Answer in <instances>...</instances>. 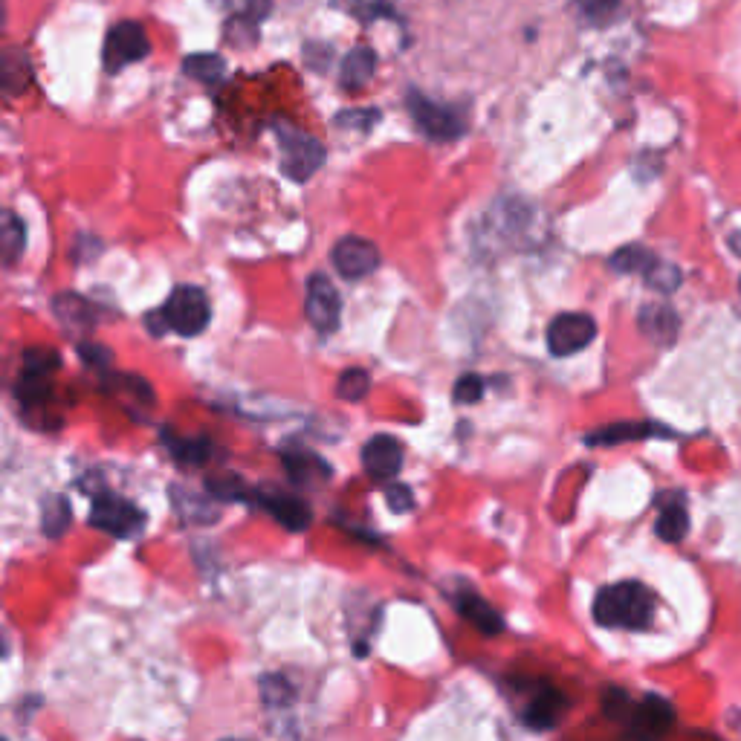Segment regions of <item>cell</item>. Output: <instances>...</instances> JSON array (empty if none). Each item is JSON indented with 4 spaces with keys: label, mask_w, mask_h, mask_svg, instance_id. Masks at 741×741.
Masks as SVG:
<instances>
[{
    "label": "cell",
    "mask_w": 741,
    "mask_h": 741,
    "mask_svg": "<svg viewBox=\"0 0 741 741\" xmlns=\"http://www.w3.org/2000/svg\"><path fill=\"white\" fill-rule=\"evenodd\" d=\"M594 620L605 629L643 632L655 620V594L637 579L605 585L594 600Z\"/></svg>",
    "instance_id": "1"
},
{
    "label": "cell",
    "mask_w": 741,
    "mask_h": 741,
    "mask_svg": "<svg viewBox=\"0 0 741 741\" xmlns=\"http://www.w3.org/2000/svg\"><path fill=\"white\" fill-rule=\"evenodd\" d=\"M275 137L281 145V171L290 180L304 183L325 163V145L316 137L293 128L290 122H275Z\"/></svg>",
    "instance_id": "2"
},
{
    "label": "cell",
    "mask_w": 741,
    "mask_h": 741,
    "mask_svg": "<svg viewBox=\"0 0 741 741\" xmlns=\"http://www.w3.org/2000/svg\"><path fill=\"white\" fill-rule=\"evenodd\" d=\"M163 316L168 330H174L180 336H200L203 330L209 328V319H212L206 293L200 287H192V284H183L168 296Z\"/></svg>",
    "instance_id": "3"
},
{
    "label": "cell",
    "mask_w": 741,
    "mask_h": 741,
    "mask_svg": "<svg viewBox=\"0 0 741 741\" xmlns=\"http://www.w3.org/2000/svg\"><path fill=\"white\" fill-rule=\"evenodd\" d=\"M90 524L116 539H134L145 527V516L137 504L119 495H96L90 507Z\"/></svg>",
    "instance_id": "4"
},
{
    "label": "cell",
    "mask_w": 741,
    "mask_h": 741,
    "mask_svg": "<svg viewBox=\"0 0 741 741\" xmlns=\"http://www.w3.org/2000/svg\"><path fill=\"white\" fill-rule=\"evenodd\" d=\"M148 53H151V41L145 35V27L137 21H122L108 32L102 58H105L108 73H119V70L142 61Z\"/></svg>",
    "instance_id": "5"
},
{
    "label": "cell",
    "mask_w": 741,
    "mask_h": 741,
    "mask_svg": "<svg viewBox=\"0 0 741 741\" xmlns=\"http://www.w3.org/2000/svg\"><path fill=\"white\" fill-rule=\"evenodd\" d=\"M304 316L319 333H333L342 319V299L328 275H310L304 290Z\"/></svg>",
    "instance_id": "6"
},
{
    "label": "cell",
    "mask_w": 741,
    "mask_h": 741,
    "mask_svg": "<svg viewBox=\"0 0 741 741\" xmlns=\"http://www.w3.org/2000/svg\"><path fill=\"white\" fill-rule=\"evenodd\" d=\"M597 336V322L588 313H559L548 325V351L565 359L585 351Z\"/></svg>",
    "instance_id": "7"
},
{
    "label": "cell",
    "mask_w": 741,
    "mask_h": 741,
    "mask_svg": "<svg viewBox=\"0 0 741 741\" xmlns=\"http://www.w3.org/2000/svg\"><path fill=\"white\" fill-rule=\"evenodd\" d=\"M409 113H412L414 125L432 139H455L464 134V119L461 113L449 105H438L432 99H426L423 93L409 90Z\"/></svg>",
    "instance_id": "8"
},
{
    "label": "cell",
    "mask_w": 741,
    "mask_h": 741,
    "mask_svg": "<svg viewBox=\"0 0 741 741\" xmlns=\"http://www.w3.org/2000/svg\"><path fill=\"white\" fill-rule=\"evenodd\" d=\"M626 724H629V736L634 741H660L675 724V707L652 692L634 704L632 718Z\"/></svg>",
    "instance_id": "9"
},
{
    "label": "cell",
    "mask_w": 741,
    "mask_h": 741,
    "mask_svg": "<svg viewBox=\"0 0 741 741\" xmlns=\"http://www.w3.org/2000/svg\"><path fill=\"white\" fill-rule=\"evenodd\" d=\"M330 261L336 267V273L348 281H357V278H365L377 270L380 264V249L377 244H371L368 238H359V235H348L342 238L333 252H330Z\"/></svg>",
    "instance_id": "10"
},
{
    "label": "cell",
    "mask_w": 741,
    "mask_h": 741,
    "mask_svg": "<svg viewBox=\"0 0 741 741\" xmlns=\"http://www.w3.org/2000/svg\"><path fill=\"white\" fill-rule=\"evenodd\" d=\"M252 501H258V504H261L270 516H273L275 522L284 524V527H287V530H293V533H302V530H307L310 522H313L307 501H302L299 495L264 490V493L252 495Z\"/></svg>",
    "instance_id": "11"
},
{
    "label": "cell",
    "mask_w": 741,
    "mask_h": 741,
    "mask_svg": "<svg viewBox=\"0 0 741 741\" xmlns=\"http://www.w3.org/2000/svg\"><path fill=\"white\" fill-rule=\"evenodd\" d=\"M365 472L377 481H391L403 467V446L391 435H374L362 449Z\"/></svg>",
    "instance_id": "12"
},
{
    "label": "cell",
    "mask_w": 741,
    "mask_h": 741,
    "mask_svg": "<svg viewBox=\"0 0 741 741\" xmlns=\"http://www.w3.org/2000/svg\"><path fill=\"white\" fill-rule=\"evenodd\" d=\"M565 707H568V701H565V695L559 689L550 687V684H539V689L533 692V698L527 704V710H524V724L533 727V730H550L562 718Z\"/></svg>",
    "instance_id": "13"
},
{
    "label": "cell",
    "mask_w": 741,
    "mask_h": 741,
    "mask_svg": "<svg viewBox=\"0 0 741 741\" xmlns=\"http://www.w3.org/2000/svg\"><path fill=\"white\" fill-rule=\"evenodd\" d=\"M655 533H658V539L669 542V545H675V542H681L687 536L689 513L684 495H666V501H663L658 513V522H655Z\"/></svg>",
    "instance_id": "14"
},
{
    "label": "cell",
    "mask_w": 741,
    "mask_h": 741,
    "mask_svg": "<svg viewBox=\"0 0 741 741\" xmlns=\"http://www.w3.org/2000/svg\"><path fill=\"white\" fill-rule=\"evenodd\" d=\"M637 322H640L643 336L652 339V342H658V345H672L675 336H678V316L666 304H646L640 310V319Z\"/></svg>",
    "instance_id": "15"
},
{
    "label": "cell",
    "mask_w": 741,
    "mask_h": 741,
    "mask_svg": "<svg viewBox=\"0 0 741 741\" xmlns=\"http://www.w3.org/2000/svg\"><path fill=\"white\" fill-rule=\"evenodd\" d=\"M455 608L464 614V620H469L478 632L498 634L504 629L501 614H498L490 603H484L478 594H472V591H461V594L455 597Z\"/></svg>",
    "instance_id": "16"
},
{
    "label": "cell",
    "mask_w": 741,
    "mask_h": 741,
    "mask_svg": "<svg viewBox=\"0 0 741 741\" xmlns=\"http://www.w3.org/2000/svg\"><path fill=\"white\" fill-rule=\"evenodd\" d=\"M377 70V53L371 47H354L342 61V87L362 90Z\"/></svg>",
    "instance_id": "17"
},
{
    "label": "cell",
    "mask_w": 741,
    "mask_h": 741,
    "mask_svg": "<svg viewBox=\"0 0 741 741\" xmlns=\"http://www.w3.org/2000/svg\"><path fill=\"white\" fill-rule=\"evenodd\" d=\"M649 435H666L663 426H652V423H614V426H605L600 432L588 435L591 446H614V443H626V440H640L649 438Z\"/></svg>",
    "instance_id": "18"
},
{
    "label": "cell",
    "mask_w": 741,
    "mask_h": 741,
    "mask_svg": "<svg viewBox=\"0 0 741 741\" xmlns=\"http://www.w3.org/2000/svg\"><path fill=\"white\" fill-rule=\"evenodd\" d=\"M0 241H3V264L12 267L24 255V247H27V226H24V220H18V215H12V212H3Z\"/></svg>",
    "instance_id": "19"
},
{
    "label": "cell",
    "mask_w": 741,
    "mask_h": 741,
    "mask_svg": "<svg viewBox=\"0 0 741 741\" xmlns=\"http://www.w3.org/2000/svg\"><path fill=\"white\" fill-rule=\"evenodd\" d=\"M611 270L614 273H626V275H632V273H649L655 264H658V258L649 252L646 247H637V244H632V247H623V249H617L614 255H611Z\"/></svg>",
    "instance_id": "20"
},
{
    "label": "cell",
    "mask_w": 741,
    "mask_h": 741,
    "mask_svg": "<svg viewBox=\"0 0 741 741\" xmlns=\"http://www.w3.org/2000/svg\"><path fill=\"white\" fill-rule=\"evenodd\" d=\"M29 82V58L24 50H6L3 53V90L6 96L21 93Z\"/></svg>",
    "instance_id": "21"
},
{
    "label": "cell",
    "mask_w": 741,
    "mask_h": 741,
    "mask_svg": "<svg viewBox=\"0 0 741 741\" xmlns=\"http://www.w3.org/2000/svg\"><path fill=\"white\" fill-rule=\"evenodd\" d=\"M183 73H186V76H192L194 82L215 84L223 79L226 64H223V58L215 53H197V55H189V58L183 61Z\"/></svg>",
    "instance_id": "22"
},
{
    "label": "cell",
    "mask_w": 741,
    "mask_h": 741,
    "mask_svg": "<svg viewBox=\"0 0 741 741\" xmlns=\"http://www.w3.org/2000/svg\"><path fill=\"white\" fill-rule=\"evenodd\" d=\"M70 519H73V513H70V501L64 498V495H47L44 498V510H41V530L47 533V536H61L67 527H70Z\"/></svg>",
    "instance_id": "23"
},
{
    "label": "cell",
    "mask_w": 741,
    "mask_h": 741,
    "mask_svg": "<svg viewBox=\"0 0 741 741\" xmlns=\"http://www.w3.org/2000/svg\"><path fill=\"white\" fill-rule=\"evenodd\" d=\"M165 446H168V452L180 461V464H189V467H200L206 458H209V449H212V443L203 438L197 440H186V438H174L171 432H165Z\"/></svg>",
    "instance_id": "24"
},
{
    "label": "cell",
    "mask_w": 741,
    "mask_h": 741,
    "mask_svg": "<svg viewBox=\"0 0 741 741\" xmlns=\"http://www.w3.org/2000/svg\"><path fill=\"white\" fill-rule=\"evenodd\" d=\"M61 357L53 348H29L21 357V374L24 377H50L53 371H58Z\"/></svg>",
    "instance_id": "25"
},
{
    "label": "cell",
    "mask_w": 741,
    "mask_h": 741,
    "mask_svg": "<svg viewBox=\"0 0 741 741\" xmlns=\"http://www.w3.org/2000/svg\"><path fill=\"white\" fill-rule=\"evenodd\" d=\"M284 467L287 472L293 475V481H299V484H310L313 481V475H310V469H316V472H322V475H328L330 469L325 467V461L322 458H316V455H310V452H287L284 455Z\"/></svg>",
    "instance_id": "26"
},
{
    "label": "cell",
    "mask_w": 741,
    "mask_h": 741,
    "mask_svg": "<svg viewBox=\"0 0 741 741\" xmlns=\"http://www.w3.org/2000/svg\"><path fill=\"white\" fill-rule=\"evenodd\" d=\"M368 388H371V377L362 368H348L339 377V383H336V394H339V400L357 403V400H362L368 394Z\"/></svg>",
    "instance_id": "27"
},
{
    "label": "cell",
    "mask_w": 741,
    "mask_h": 741,
    "mask_svg": "<svg viewBox=\"0 0 741 741\" xmlns=\"http://www.w3.org/2000/svg\"><path fill=\"white\" fill-rule=\"evenodd\" d=\"M634 701L626 689L620 687H605L603 689V713L611 721H629L632 718Z\"/></svg>",
    "instance_id": "28"
},
{
    "label": "cell",
    "mask_w": 741,
    "mask_h": 741,
    "mask_svg": "<svg viewBox=\"0 0 741 741\" xmlns=\"http://www.w3.org/2000/svg\"><path fill=\"white\" fill-rule=\"evenodd\" d=\"M261 698L270 707H284L293 701V687L287 684L284 675H264L261 678Z\"/></svg>",
    "instance_id": "29"
},
{
    "label": "cell",
    "mask_w": 741,
    "mask_h": 741,
    "mask_svg": "<svg viewBox=\"0 0 741 741\" xmlns=\"http://www.w3.org/2000/svg\"><path fill=\"white\" fill-rule=\"evenodd\" d=\"M646 281H649V287H655L660 293H675V290L681 287L684 275H681V270H678L675 264H663V261H658V264L646 273Z\"/></svg>",
    "instance_id": "30"
},
{
    "label": "cell",
    "mask_w": 741,
    "mask_h": 741,
    "mask_svg": "<svg viewBox=\"0 0 741 741\" xmlns=\"http://www.w3.org/2000/svg\"><path fill=\"white\" fill-rule=\"evenodd\" d=\"M206 490H209V495L220 498V501H244V498H247V487H244V481H241V478H235V475H218V478H209Z\"/></svg>",
    "instance_id": "31"
},
{
    "label": "cell",
    "mask_w": 741,
    "mask_h": 741,
    "mask_svg": "<svg viewBox=\"0 0 741 741\" xmlns=\"http://www.w3.org/2000/svg\"><path fill=\"white\" fill-rule=\"evenodd\" d=\"M455 403L458 406H472L484 397V380L478 374H464L458 383H455V391H452Z\"/></svg>",
    "instance_id": "32"
},
{
    "label": "cell",
    "mask_w": 741,
    "mask_h": 741,
    "mask_svg": "<svg viewBox=\"0 0 741 741\" xmlns=\"http://www.w3.org/2000/svg\"><path fill=\"white\" fill-rule=\"evenodd\" d=\"M582 15L594 24H603L608 18H614V12L620 9L623 0H577Z\"/></svg>",
    "instance_id": "33"
},
{
    "label": "cell",
    "mask_w": 741,
    "mask_h": 741,
    "mask_svg": "<svg viewBox=\"0 0 741 741\" xmlns=\"http://www.w3.org/2000/svg\"><path fill=\"white\" fill-rule=\"evenodd\" d=\"M385 501H388V507H391L394 513H409L414 507V495L406 484H391V487L385 490Z\"/></svg>",
    "instance_id": "34"
},
{
    "label": "cell",
    "mask_w": 741,
    "mask_h": 741,
    "mask_svg": "<svg viewBox=\"0 0 741 741\" xmlns=\"http://www.w3.org/2000/svg\"><path fill=\"white\" fill-rule=\"evenodd\" d=\"M79 357H82L87 365H96V368H108L110 359H113V354H110L105 345H99V342H82V345H79Z\"/></svg>",
    "instance_id": "35"
},
{
    "label": "cell",
    "mask_w": 741,
    "mask_h": 741,
    "mask_svg": "<svg viewBox=\"0 0 741 741\" xmlns=\"http://www.w3.org/2000/svg\"><path fill=\"white\" fill-rule=\"evenodd\" d=\"M377 119H380V113H377V110H362V113H339V116H336V125H348V128L368 131Z\"/></svg>",
    "instance_id": "36"
},
{
    "label": "cell",
    "mask_w": 741,
    "mask_h": 741,
    "mask_svg": "<svg viewBox=\"0 0 741 741\" xmlns=\"http://www.w3.org/2000/svg\"><path fill=\"white\" fill-rule=\"evenodd\" d=\"M247 12L252 18H267L270 12V0H247Z\"/></svg>",
    "instance_id": "37"
},
{
    "label": "cell",
    "mask_w": 741,
    "mask_h": 741,
    "mask_svg": "<svg viewBox=\"0 0 741 741\" xmlns=\"http://www.w3.org/2000/svg\"><path fill=\"white\" fill-rule=\"evenodd\" d=\"M226 741H241V739H226Z\"/></svg>",
    "instance_id": "38"
}]
</instances>
